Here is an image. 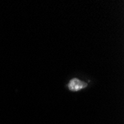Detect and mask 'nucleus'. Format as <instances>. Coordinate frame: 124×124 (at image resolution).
Wrapping results in <instances>:
<instances>
[{
	"instance_id": "obj_1",
	"label": "nucleus",
	"mask_w": 124,
	"mask_h": 124,
	"mask_svg": "<svg viewBox=\"0 0 124 124\" xmlns=\"http://www.w3.org/2000/svg\"><path fill=\"white\" fill-rule=\"evenodd\" d=\"M69 88L72 92H77V91H80V90L85 88L87 86V83H84L80 80H78L77 78L72 79V80L69 82Z\"/></svg>"
}]
</instances>
